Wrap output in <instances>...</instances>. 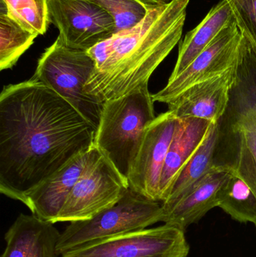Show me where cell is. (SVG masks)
Here are the masks:
<instances>
[{
  "label": "cell",
  "mask_w": 256,
  "mask_h": 257,
  "mask_svg": "<svg viewBox=\"0 0 256 257\" xmlns=\"http://www.w3.org/2000/svg\"><path fill=\"white\" fill-rule=\"evenodd\" d=\"M162 217V202L147 199L129 187L111 208L89 220L70 223L60 234L57 252L63 256L72 250L147 229L161 222Z\"/></svg>",
  "instance_id": "4"
},
{
  "label": "cell",
  "mask_w": 256,
  "mask_h": 257,
  "mask_svg": "<svg viewBox=\"0 0 256 257\" xmlns=\"http://www.w3.org/2000/svg\"><path fill=\"white\" fill-rule=\"evenodd\" d=\"M214 123L203 119H179L170 145L160 181V201L168 199L176 178L201 145Z\"/></svg>",
  "instance_id": "16"
},
{
  "label": "cell",
  "mask_w": 256,
  "mask_h": 257,
  "mask_svg": "<svg viewBox=\"0 0 256 257\" xmlns=\"http://www.w3.org/2000/svg\"><path fill=\"white\" fill-rule=\"evenodd\" d=\"M6 5L8 15L21 26L38 35H44L48 30L47 0H2Z\"/></svg>",
  "instance_id": "21"
},
{
  "label": "cell",
  "mask_w": 256,
  "mask_h": 257,
  "mask_svg": "<svg viewBox=\"0 0 256 257\" xmlns=\"http://www.w3.org/2000/svg\"><path fill=\"white\" fill-rule=\"evenodd\" d=\"M229 172L214 167L174 202L162 203L161 222L183 231L218 207V193Z\"/></svg>",
  "instance_id": "13"
},
{
  "label": "cell",
  "mask_w": 256,
  "mask_h": 257,
  "mask_svg": "<svg viewBox=\"0 0 256 257\" xmlns=\"http://www.w3.org/2000/svg\"><path fill=\"white\" fill-rule=\"evenodd\" d=\"M236 21L232 9L226 0H222L210 9L203 21L188 32L179 46L178 57L171 80L178 76L210 45L224 27Z\"/></svg>",
  "instance_id": "17"
},
{
  "label": "cell",
  "mask_w": 256,
  "mask_h": 257,
  "mask_svg": "<svg viewBox=\"0 0 256 257\" xmlns=\"http://www.w3.org/2000/svg\"><path fill=\"white\" fill-rule=\"evenodd\" d=\"M93 146L72 159L27 195L24 204L32 214L45 221L56 223L68 196L84 172Z\"/></svg>",
  "instance_id": "14"
},
{
  "label": "cell",
  "mask_w": 256,
  "mask_h": 257,
  "mask_svg": "<svg viewBox=\"0 0 256 257\" xmlns=\"http://www.w3.org/2000/svg\"><path fill=\"white\" fill-rule=\"evenodd\" d=\"M189 3L171 0L150 9L135 27L89 49L96 66L86 93L104 103L148 85L153 72L181 39Z\"/></svg>",
  "instance_id": "2"
},
{
  "label": "cell",
  "mask_w": 256,
  "mask_h": 257,
  "mask_svg": "<svg viewBox=\"0 0 256 257\" xmlns=\"http://www.w3.org/2000/svg\"><path fill=\"white\" fill-rule=\"evenodd\" d=\"M154 102L144 85L103 103L94 145L127 181L146 128L156 118Z\"/></svg>",
  "instance_id": "3"
},
{
  "label": "cell",
  "mask_w": 256,
  "mask_h": 257,
  "mask_svg": "<svg viewBox=\"0 0 256 257\" xmlns=\"http://www.w3.org/2000/svg\"><path fill=\"white\" fill-rule=\"evenodd\" d=\"M129 187L127 180L94 145L84 172L68 196L56 223L93 218L115 205Z\"/></svg>",
  "instance_id": "6"
},
{
  "label": "cell",
  "mask_w": 256,
  "mask_h": 257,
  "mask_svg": "<svg viewBox=\"0 0 256 257\" xmlns=\"http://www.w3.org/2000/svg\"><path fill=\"white\" fill-rule=\"evenodd\" d=\"M241 38L236 21L230 23L182 73L153 94V101L168 105L191 86L226 72L237 60Z\"/></svg>",
  "instance_id": "11"
},
{
  "label": "cell",
  "mask_w": 256,
  "mask_h": 257,
  "mask_svg": "<svg viewBox=\"0 0 256 257\" xmlns=\"http://www.w3.org/2000/svg\"><path fill=\"white\" fill-rule=\"evenodd\" d=\"M50 23L59 30L57 39L73 49L88 51L112 37L111 17L90 0H47Z\"/></svg>",
  "instance_id": "8"
},
{
  "label": "cell",
  "mask_w": 256,
  "mask_h": 257,
  "mask_svg": "<svg viewBox=\"0 0 256 257\" xmlns=\"http://www.w3.org/2000/svg\"><path fill=\"white\" fill-rule=\"evenodd\" d=\"M60 234L54 223L33 214H21L5 234L6 246L1 257H60Z\"/></svg>",
  "instance_id": "15"
},
{
  "label": "cell",
  "mask_w": 256,
  "mask_h": 257,
  "mask_svg": "<svg viewBox=\"0 0 256 257\" xmlns=\"http://www.w3.org/2000/svg\"><path fill=\"white\" fill-rule=\"evenodd\" d=\"M148 9H154L170 3L171 0H138Z\"/></svg>",
  "instance_id": "24"
},
{
  "label": "cell",
  "mask_w": 256,
  "mask_h": 257,
  "mask_svg": "<svg viewBox=\"0 0 256 257\" xmlns=\"http://www.w3.org/2000/svg\"><path fill=\"white\" fill-rule=\"evenodd\" d=\"M189 253L185 231L165 223L72 250L62 257H187Z\"/></svg>",
  "instance_id": "9"
},
{
  "label": "cell",
  "mask_w": 256,
  "mask_h": 257,
  "mask_svg": "<svg viewBox=\"0 0 256 257\" xmlns=\"http://www.w3.org/2000/svg\"><path fill=\"white\" fill-rule=\"evenodd\" d=\"M96 128L69 102L33 77L0 95V192L27 195L94 145Z\"/></svg>",
  "instance_id": "1"
},
{
  "label": "cell",
  "mask_w": 256,
  "mask_h": 257,
  "mask_svg": "<svg viewBox=\"0 0 256 257\" xmlns=\"http://www.w3.org/2000/svg\"><path fill=\"white\" fill-rule=\"evenodd\" d=\"M228 172L218 193V207L236 221L256 226L255 195L237 174Z\"/></svg>",
  "instance_id": "19"
},
{
  "label": "cell",
  "mask_w": 256,
  "mask_h": 257,
  "mask_svg": "<svg viewBox=\"0 0 256 257\" xmlns=\"http://www.w3.org/2000/svg\"><path fill=\"white\" fill-rule=\"evenodd\" d=\"M234 76L235 63L224 73L186 89L168 104V111L178 119L193 117L218 123L228 108Z\"/></svg>",
  "instance_id": "12"
},
{
  "label": "cell",
  "mask_w": 256,
  "mask_h": 257,
  "mask_svg": "<svg viewBox=\"0 0 256 257\" xmlns=\"http://www.w3.org/2000/svg\"><path fill=\"white\" fill-rule=\"evenodd\" d=\"M38 35L24 28L8 15L0 0V69H12L32 46Z\"/></svg>",
  "instance_id": "20"
},
{
  "label": "cell",
  "mask_w": 256,
  "mask_h": 257,
  "mask_svg": "<svg viewBox=\"0 0 256 257\" xmlns=\"http://www.w3.org/2000/svg\"><path fill=\"white\" fill-rule=\"evenodd\" d=\"M241 33L256 46V0H226Z\"/></svg>",
  "instance_id": "23"
},
{
  "label": "cell",
  "mask_w": 256,
  "mask_h": 257,
  "mask_svg": "<svg viewBox=\"0 0 256 257\" xmlns=\"http://www.w3.org/2000/svg\"><path fill=\"white\" fill-rule=\"evenodd\" d=\"M103 9L114 21L116 33L135 27L145 18L148 11L138 0H90ZM115 33V34H116Z\"/></svg>",
  "instance_id": "22"
},
{
  "label": "cell",
  "mask_w": 256,
  "mask_h": 257,
  "mask_svg": "<svg viewBox=\"0 0 256 257\" xmlns=\"http://www.w3.org/2000/svg\"><path fill=\"white\" fill-rule=\"evenodd\" d=\"M213 166L237 174L256 196V117L231 94L218 121Z\"/></svg>",
  "instance_id": "7"
},
{
  "label": "cell",
  "mask_w": 256,
  "mask_h": 257,
  "mask_svg": "<svg viewBox=\"0 0 256 257\" xmlns=\"http://www.w3.org/2000/svg\"><path fill=\"white\" fill-rule=\"evenodd\" d=\"M218 138V123H213L200 145L176 178L168 199L162 204L174 202L189 187L213 169V155Z\"/></svg>",
  "instance_id": "18"
},
{
  "label": "cell",
  "mask_w": 256,
  "mask_h": 257,
  "mask_svg": "<svg viewBox=\"0 0 256 257\" xmlns=\"http://www.w3.org/2000/svg\"><path fill=\"white\" fill-rule=\"evenodd\" d=\"M179 119L169 111L150 123L129 172V187L147 199L160 201V181L170 145Z\"/></svg>",
  "instance_id": "10"
},
{
  "label": "cell",
  "mask_w": 256,
  "mask_h": 257,
  "mask_svg": "<svg viewBox=\"0 0 256 257\" xmlns=\"http://www.w3.org/2000/svg\"><path fill=\"white\" fill-rule=\"evenodd\" d=\"M95 66L87 51L69 48L57 39L39 59L33 77L66 99L97 130L103 103L84 90Z\"/></svg>",
  "instance_id": "5"
}]
</instances>
